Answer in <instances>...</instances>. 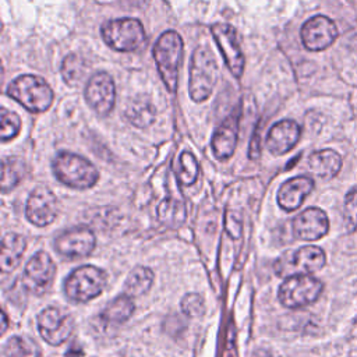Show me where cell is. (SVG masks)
<instances>
[{"label": "cell", "instance_id": "cell-22", "mask_svg": "<svg viewBox=\"0 0 357 357\" xmlns=\"http://www.w3.org/2000/svg\"><path fill=\"white\" fill-rule=\"evenodd\" d=\"M134 310L135 305L132 297L123 293L103 308L100 312V319L109 325H120L132 315Z\"/></svg>", "mask_w": 357, "mask_h": 357}, {"label": "cell", "instance_id": "cell-31", "mask_svg": "<svg viewBox=\"0 0 357 357\" xmlns=\"http://www.w3.org/2000/svg\"><path fill=\"white\" fill-rule=\"evenodd\" d=\"M343 220L344 227L347 231L357 230V187L351 188L344 198V208H343Z\"/></svg>", "mask_w": 357, "mask_h": 357}, {"label": "cell", "instance_id": "cell-25", "mask_svg": "<svg viewBox=\"0 0 357 357\" xmlns=\"http://www.w3.org/2000/svg\"><path fill=\"white\" fill-rule=\"evenodd\" d=\"M3 357H39V346L25 336H11L1 349Z\"/></svg>", "mask_w": 357, "mask_h": 357}, {"label": "cell", "instance_id": "cell-32", "mask_svg": "<svg viewBox=\"0 0 357 357\" xmlns=\"http://www.w3.org/2000/svg\"><path fill=\"white\" fill-rule=\"evenodd\" d=\"M181 311L188 317H201L205 311L204 298L197 293L185 294L181 298Z\"/></svg>", "mask_w": 357, "mask_h": 357}, {"label": "cell", "instance_id": "cell-11", "mask_svg": "<svg viewBox=\"0 0 357 357\" xmlns=\"http://www.w3.org/2000/svg\"><path fill=\"white\" fill-rule=\"evenodd\" d=\"M57 212V198L47 187L39 185L31 191L25 204V216L32 225L38 227L49 226L54 222Z\"/></svg>", "mask_w": 357, "mask_h": 357}, {"label": "cell", "instance_id": "cell-7", "mask_svg": "<svg viewBox=\"0 0 357 357\" xmlns=\"http://www.w3.org/2000/svg\"><path fill=\"white\" fill-rule=\"evenodd\" d=\"M102 38L117 52H134L145 42L142 24L135 18L110 20L102 25Z\"/></svg>", "mask_w": 357, "mask_h": 357}, {"label": "cell", "instance_id": "cell-15", "mask_svg": "<svg viewBox=\"0 0 357 357\" xmlns=\"http://www.w3.org/2000/svg\"><path fill=\"white\" fill-rule=\"evenodd\" d=\"M303 45L312 52H319L329 47L337 38L335 22L325 15H315L301 26L300 32Z\"/></svg>", "mask_w": 357, "mask_h": 357}, {"label": "cell", "instance_id": "cell-20", "mask_svg": "<svg viewBox=\"0 0 357 357\" xmlns=\"http://www.w3.org/2000/svg\"><path fill=\"white\" fill-rule=\"evenodd\" d=\"M26 248V241L21 234L6 233L1 238L0 269L3 273L13 272L21 262Z\"/></svg>", "mask_w": 357, "mask_h": 357}, {"label": "cell", "instance_id": "cell-1", "mask_svg": "<svg viewBox=\"0 0 357 357\" xmlns=\"http://www.w3.org/2000/svg\"><path fill=\"white\" fill-rule=\"evenodd\" d=\"M52 169L54 177L61 184L71 188L86 190L95 185L99 180L96 167L88 159L66 151L56 155L52 163Z\"/></svg>", "mask_w": 357, "mask_h": 357}, {"label": "cell", "instance_id": "cell-24", "mask_svg": "<svg viewBox=\"0 0 357 357\" xmlns=\"http://www.w3.org/2000/svg\"><path fill=\"white\" fill-rule=\"evenodd\" d=\"M155 114H156V110L153 105L145 96L132 99L126 110L127 119L131 121V124L137 127L149 126L155 120Z\"/></svg>", "mask_w": 357, "mask_h": 357}, {"label": "cell", "instance_id": "cell-29", "mask_svg": "<svg viewBox=\"0 0 357 357\" xmlns=\"http://www.w3.org/2000/svg\"><path fill=\"white\" fill-rule=\"evenodd\" d=\"M184 208L173 199H165L158 208V216L165 225H180L184 220Z\"/></svg>", "mask_w": 357, "mask_h": 357}, {"label": "cell", "instance_id": "cell-6", "mask_svg": "<svg viewBox=\"0 0 357 357\" xmlns=\"http://www.w3.org/2000/svg\"><path fill=\"white\" fill-rule=\"evenodd\" d=\"M325 252L315 245H304L294 251L283 252L273 264L275 273L280 278L310 275L325 265Z\"/></svg>", "mask_w": 357, "mask_h": 357}, {"label": "cell", "instance_id": "cell-3", "mask_svg": "<svg viewBox=\"0 0 357 357\" xmlns=\"http://www.w3.org/2000/svg\"><path fill=\"white\" fill-rule=\"evenodd\" d=\"M218 63L209 49L198 46L191 59L188 91L194 102L206 100L218 81Z\"/></svg>", "mask_w": 357, "mask_h": 357}, {"label": "cell", "instance_id": "cell-4", "mask_svg": "<svg viewBox=\"0 0 357 357\" xmlns=\"http://www.w3.org/2000/svg\"><path fill=\"white\" fill-rule=\"evenodd\" d=\"M7 93L26 110L35 113L47 110L53 102V91L49 84L43 78L32 74L17 77L8 85Z\"/></svg>", "mask_w": 357, "mask_h": 357}, {"label": "cell", "instance_id": "cell-27", "mask_svg": "<svg viewBox=\"0 0 357 357\" xmlns=\"http://www.w3.org/2000/svg\"><path fill=\"white\" fill-rule=\"evenodd\" d=\"M176 177L183 185H190L192 184L199 173V165L197 158L191 152H181L178 156L176 166H174Z\"/></svg>", "mask_w": 357, "mask_h": 357}, {"label": "cell", "instance_id": "cell-5", "mask_svg": "<svg viewBox=\"0 0 357 357\" xmlns=\"http://www.w3.org/2000/svg\"><path fill=\"white\" fill-rule=\"evenodd\" d=\"M106 286V273L93 265L75 268L64 282V293L74 303H88L98 297Z\"/></svg>", "mask_w": 357, "mask_h": 357}, {"label": "cell", "instance_id": "cell-19", "mask_svg": "<svg viewBox=\"0 0 357 357\" xmlns=\"http://www.w3.org/2000/svg\"><path fill=\"white\" fill-rule=\"evenodd\" d=\"M314 181L307 176H297L284 181L278 191V204L284 211H296L312 191Z\"/></svg>", "mask_w": 357, "mask_h": 357}, {"label": "cell", "instance_id": "cell-26", "mask_svg": "<svg viewBox=\"0 0 357 357\" xmlns=\"http://www.w3.org/2000/svg\"><path fill=\"white\" fill-rule=\"evenodd\" d=\"M25 165L18 158H6L1 163V191L13 190L24 177Z\"/></svg>", "mask_w": 357, "mask_h": 357}, {"label": "cell", "instance_id": "cell-10", "mask_svg": "<svg viewBox=\"0 0 357 357\" xmlns=\"http://www.w3.org/2000/svg\"><path fill=\"white\" fill-rule=\"evenodd\" d=\"M56 276V265L50 255L45 251H38L26 262L24 269L22 284L33 294H45L53 284Z\"/></svg>", "mask_w": 357, "mask_h": 357}, {"label": "cell", "instance_id": "cell-16", "mask_svg": "<svg viewBox=\"0 0 357 357\" xmlns=\"http://www.w3.org/2000/svg\"><path fill=\"white\" fill-rule=\"evenodd\" d=\"M291 226L293 233L298 240L314 241L328 233L329 220L322 209L307 208L293 219Z\"/></svg>", "mask_w": 357, "mask_h": 357}, {"label": "cell", "instance_id": "cell-30", "mask_svg": "<svg viewBox=\"0 0 357 357\" xmlns=\"http://www.w3.org/2000/svg\"><path fill=\"white\" fill-rule=\"evenodd\" d=\"M0 121H1V130H0L1 141H8L17 137V134L21 130V119L17 113L3 107L0 110Z\"/></svg>", "mask_w": 357, "mask_h": 357}, {"label": "cell", "instance_id": "cell-17", "mask_svg": "<svg viewBox=\"0 0 357 357\" xmlns=\"http://www.w3.org/2000/svg\"><path fill=\"white\" fill-rule=\"evenodd\" d=\"M300 126L294 120H280L268 131L265 145L271 153L283 155L294 148L300 139Z\"/></svg>", "mask_w": 357, "mask_h": 357}, {"label": "cell", "instance_id": "cell-14", "mask_svg": "<svg viewBox=\"0 0 357 357\" xmlns=\"http://www.w3.org/2000/svg\"><path fill=\"white\" fill-rule=\"evenodd\" d=\"M95 244V234L88 227H73L54 238L56 251L67 258L86 257L93 251Z\"/></svg>", "mask_w": 357, "mask_h": 357}, {"label": "cell", "instance_id": "cell-13", "mask_svg": "<svg viewBox=\"0 0 357 357\" xmlns=\"http://www.w3.org/2000/svg\"><path fill=\"white\" fill-rule=\"evenodd\" d=\"M213 39L234 77L240 78L244 71V56L237 42L236 29L225 22H218L211 28Z\"/></svg>", "mask_w": 357, "mask_h": 357}, {"label": "cell", "instance_id": "cell-18", "mask_svg": "<svg viewBox=\"0 0 357 357\" xmlns=\"http://www.w3.org/2000/svg\"><path fill=\"white\" fill-rule=\"evenodd\" d=\"M238 134V114H230L215 131L212 137V151L216 159L226 160L229 159L236 149Z\"/></svg>", "mask_w": 357, "mask_h": 357}, {"label": "cell", "instance_id": "cell-23", "mask_svg": "<svg viewBox=\"0 0 357 357\" xmlns=\"http://www.w3.org/2000/svg\"><path fill=\"white\" fill-rule=\"evenodd\" d=\"M153 283V272L142 265L135 266L128 273L124 282V293L131 297H138L145 294Z\"/></svg>", "mask_w": 357, "mask_h": 357}, {"label": "cell", "instance_id": "cell-28", "mask_svg": "<svg viewBox=\"0 0 357 357\" xmlns=\"http://www.w3.org/2000/svg\"><path fill=\"white\" fill-rule=\"evenodd\" d=\"M85 71H86V64L81 56L68 54L63 60L61 75L68 85H77L82 79Z\"/></svg>", "mask_w": 357, "mask_h": 357}, {"label": "cell", "instance_id": "cell-12", "mask_svg": "<svg viewBox=\"0 0 357 357\" xmlns=\"http://www.w3.org/2000/svg\"><path fill=\"white\" fill-rule=\"evenodd\" d=\"M85 99L99 116H107L116 102V88L112 77L103 71L93 74L85 86Z\"/></svg>", "mask_w": 357, "mask_h": 357}, {"label": "cell", "instance_id": "cell-33", "mask_svg": "<svg viewBox=\"0 0 357 357\" xmlns=\"http://www.w3.org/2000/svg\"><path fill=\"white\" fill-rule=\"evenodd\" d=\"M7 322H8V319H7V315L3 312V317H1V333H4V332H6V328H7Z\"/></svg>", "mask_w": 357, "mask_h": 357}, {"label": "cell", "instance_id": "cell-21", "mask_svg": "<svg viewBox=\"0 0 357 357\" xmlns=\"http://www.w3.org/2000/svg\"><path fill=\"white\" fill-rule=\"evenodd\" d=\"M310 170L321 178L335 177L342 167V158L333 149H322L310 155L308 158Z\"/></svg>", "mask_w": 357, "mask_h": 357}, {"label": "cell", "instance_id": "cell-2", "mask_svg": "<svg viewBox=\"0 0 357 357\" xmlns=\"http://www.w3.org/2000/svg\"><path fill=\"white\" fill-rule=\"evenodd\" d=\"M153 57L167 91L174 93L183 61V39L176 31L163 32L153 46Z\"/></svg>", "mask_w": 357, "mask_h": 357}, {"label": "cell", "instance_id": "cell-8", "mask_svg": "<svg viewBox=\"0 0 357 357\" xmlns=\"http://www.w3.org/2000/svg\"><path fill=\"white\" fill-rule=\"evenodd\" d=\"M324 290L319 279L311 275H297L286 278L278 290L282 305L287 308H300L314 303Z\"/></svg>", "mask_w": 357, "mask_h": 357}, {"label": "cell", "instance_id": "cell-9", "mask_svg": "<svg viewBox=\"0 0 357 357\" xmlns=\"http://www.w3.org/2000/svg\"><path fill=\"white\" fill-rule=\"evenodd\" d=\"M36 322L40 336L52 346L63 344L74 331V319L71 314L59 307H47L42 310Z\"/></svg>", "mask_w": 357, "mask_h": 357}]
</instances>
